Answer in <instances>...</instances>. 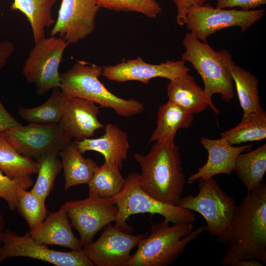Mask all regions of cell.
<instances>
[{
    "label": "cell",
    "instance_id": "cell-1",
    "mask_svg": "<svg viewBox=\"0 0 266 266\" xmlns=\"http://www.w3.org/2000/svg\"><path fill=\"white\" fill-rule=\"evenodd\" d=\"M217 241L227 247L220 266L245 259L266 263V184L247 192L237 205L230 228Z\"/></svg>",
    "mask_w": 266,
    "mask_h": 266
},
{
    "label": "cell",
    "instance_id": "cell-2",
    "mask_svg": "<svg viewBox=\"0 0 266 266\" xmlns=\"http://www.w3.org/2000/svg\"><path fill=\"white\" fill-rule=\"evenodd\" d=\"M133 157L141 169L142 189L161 201L178 205L186 184L178 147L156 142L147 154Z\"/></svg>",
    "mask_w": 266,
    "mask_h": 266
},
{
    "label": "cell",
    "instance_id": "cell-3",
    "mask_svg": "<svg viewBox=\"0 0 266 266\" xmlns=\"http://www.w3.org/2000/svg\"><path fill=\"white\" fill-rule=\"evenodd\" d=\"M164 220L152 224L149 235L141 239L135 253L126 266H168L183 253L186 247L204 231L200 226L193 231V223H179L170 226Z\"/></svg>",
    "mask_w": 266,
    "mask_h": 266
},
{
    "label": "cell",
    "instance_id": "cell-4",
    "mask_svg": "<svg viewBox=\"0 0 266 266\" xmlns=\"http://www.w3.org/2000/svg\"><path fill=\"white\" fill-rule=\"evenodd\" d=\"M182 44L185 51L181 60L189 62L200 75L207 98L212 101V96L218 94L224 101L230 102L234 95L232 73L235 64L230 51L226 49L216 51L190 33L185 34Z\"/></svg>",
    "mask_w": 266,
    "mask_h": 266
},
{
    "label": "cell",
    "instance_id": "cell-5",
    "mask_svg": "<svg viewBox=\"0 0 266 266\" xmlns=\"http://www.w3.org/2000/svg\"><path fill=\"white\" fill-rule=\"evenodd\" d=\"M103 66L77 61L66 71L60 73L59 88L65 94L87 100L101 107H109L124 117L141 113L144 110L140 101L126 100L110 92L99 80Z\"/></svg>",
    "mask_w": 266,
    "mask_h": 266
},
{
    "label": "cell",
    "instance_id": "cell-6",
    "mask_svg": "<svg viewBox=\"0 0 266 266\" xmlns=\"http://www.w3.org/2000/svg\"><path fill=\"white\" fill-rule=\"evenodd\" d=\"M139 173H130L125 179L122 191L116 196L118 213L115 226L122 231L130 233L132 229L126 221L132 215L138 213L158 214L172 224L194 223V211L161 201L147 194L140 186Z\"/></svg>",
    "mask_w": 266,
    "mask_h": 266
},
{
    "label": "cell",
    "instance_id": "cell-7",
    "mask_svg": "<svg viewBox=\"0 0 266 266\" xmlns=\"http://www.w3.org/2000/svg\"><path fill=\"white\" fill-rule=\"evenodd\" d=\"M196 196L182 197L178 206L197 212L205 219L203 230L218 237L230 228L237 210L234 200L224 192L214 177L199 181Z\"/></svg>",
    "mask_w": 266,
    "mask_h": 266
},
{
    "label": "cell",
    "instance_id": "cell-8",
    "mask_svg": "<svg viewBox=\"0 0 266 266\" xmlns=\"http://www.w3.org/2000/svg\"><path fill=\"white\" fill-rule=\"evenodd\" d=\"M265 14L264 9H226L204 4L188 9L185 25L195 37L205 42L210 35L224 29L238 27L244 33L262 19Z\"/></svg>",
    "mask_w": 266,
    "mask_h": 266
},
{
    "label": "cell",
    "instance_id": "cell-9",
    "mask_svg": "<svg viewBox=\"0 0 266 266\" xmlns=\"http://www.w3.org/2000/svg\"><path fill=\"white\" fill-rule=\"evenodd\" d=\"M68 44L57 36L44 38L34 43L23 67L27 81L35 85L37 93L43 95L49 90L59 88V66Z\"/></svg>",
    "mask_w": 266,
    "mask_h": 266
},
{
    "label": "cell",
    "instance_id": "cell-10",
    "mask_svg": "<svg viewBox=\"0 0 266 266\" xmlns=\"http://www.w3.org/2000/svg\"><path fill=\"white\" fill-rule=\"evenodd\" d=\"M22 155L36 160L59 153L72 141V138L59 124L31 123L1 132Z\"/></svg>",
    "mask_w": 266,
    "mask_h": 266
},
{
    "label": "cell",
    "instance_id": "cell-11",
    "mask_svg": "<svg viewBox=\"0 0 266 266\" xmlns=\"http://www.w3.org/2000/svg\"><path fill=\"white\" fill-rule=\"evenodd\" d=\"M16 257H28L57 266H93L83 248L68 252L51 249L27 234L20 236L5 229L0 247V264L5 259Z\"/></svg>",
    "mask_w": 266,
    "mask_h": 266
},
{
    "label": "cell",
    "instance_id": "cell-12",
    "mask_svg": "<svg viewBox=\"0 0 266 266\" xmlns=\"http://www.w3.org/2000/svg\"><path fill=\"white\" fill-rule=\"evenodd\" d=\"M72 228L77 231L84 246L93 242L104 227L115 222L118 213L114 197L108 199L88 197L65 202Z\"/></svg>",
    "mask_w": 266,
    "mask_h": 266
},
{
    "label": "cell",
    "instance_id": "cell-13",
    "mask_svg": "<svg viewBox=\"0 0 266 266\" xmlns=\"http://www.w3.org/2000/svg\"><path fill=\"white\" fill-rule=\"evenodd\" d=\"M100 7L96 0H62L50 35L74 44L92 33Z\"/></svg>",
    "mask_w": 266,
    "mask_h": 266
},
{
    "label": "cell",
    "instance_id": "cell-14",
    "mask_svg": "<svg viewBox=\"0 0 266 266\" xmlns=\"http://www.w3.org/2000/svg\"><path fill=\"white\" fill-rule=\"evenodd\" d=\"M147 234L132 235L109 226L97 240L83 249L93 266H126L132 250Z\"/></svg>",
    "mask_w": 266,
    "mask_h": 266
},
{
    "label": "cell",
    "instance_id": "cell-15",
    "mask_svg": "<svg viewBox=\"0 0 266 266\" xmlns=\"http://www.w3.org/2000/svg\"><path fill=\"white\" fill-rule=\"evenodd\" d=\"M190 70L182 60H167L159 64H151L138 57L115 65L103 66L102 75L117 82L138 81L147 84L151 79L157 77L170 81L189 72Z\"/></svg>",
    "mask_w": 266,
    "mask_h": 266
},
{
    "label": "cell",
    "instance_id": "cell-16",
    "mask_svg": "<svg viewBox=\"0 0 266 266\" xmlns=\"http://www.w3.org/2000/svg\"><path fill=\"white\" fill-rule=\"evenodd\" d=\"M200 142L207 151V160L197 172L190 175L187 180L189 184L219 174H231L234 170L238 155L251 150L253 146V144L235 146L222 138L214 139L202 137Z\"/></svg>",
    "mask_w": 266,
    "mask_h": 266
},
{
    "label": "cell",
    "instance_id": "cell-17",
    "mask_svg": "<svg viewBox=\"0 0 266 266\" xmlns=\"http://www.w3.org/2000/svg\"><path fill=\"white\" fill-rule=\"evenodd\" d=\"M100 108L90 100L68 96L59 124L75 140L91 138L104 127L98 118Z\"/></svg>",
    "mask_w": 266,
    "mask_h": 266
},
{
    "label": "cell",
    "instance_id": "cell-18",
    "mask_svg": "<svg viewBox=\"0 0 266 266\" xmlns=\"http://www.w3.org/2000/svg\"><path fill=\"white\" fill-rule=\"evenodd\" d=\"M65 203L59 209L48 214L44 220L27 234L45 245H55L77 250L83 248L79 238L73 233Z\"/></svg>",
    "mask_w": 266,
    "mask_h": 266
},
{
    "label": "cell",
    "instance_id": "cell-19",
    "mask_svg": "<svg viewBox=\"0 0 266 266\" xmlns=\"http://www.w3.org/2000/svg\"><path fill=\"white\" fill-rule=\"evenodd\" d=\"M104 129V133L98 138L74 141L82 154L88 151H97L104 156L105 162L115 165L121 169L130 148L128 134L113 124H106Z\"/></svg>",
    "mask_w": 266,
    "mask_h": 266
},
{
    "label": "cell",
    "instance_id": "cell-20",
    "mask_svg": "<svg viewBox=\"0 0 266 266\" xmlns=\"http://www.w3.org/2000/svg\"><path fill=\"white\" fill-rule=\"evenodd\" d=\"M166 92L168 100L188 113H199L208 106L216 115L220 113L213 101L207 98L203 89L197 84L189 72L169 81Z\"/></svg>",
    "mask_w": 266,
    "mask_h": 266
},
{
    "label": "cell",
    "instance_id": "cell-21",
    "mask_svg": "<svg viewBox=\"0 0 266 266\" xmlns=\"http://www.w3.org/2000/svg\"><path fill=\"white\" fill-rule=\"evenodd\" d=\"M194 120V114L183 110L176 103L168 100L159 106L157 114L156 128L149 142L156 141L173 145L177 131L187 129Z\"/></svg>",
    "mask_w": 266,
    "mask_h": 266
},
{
    "label": "cell",
    "instance_id": "cell-22",
    "mask_svg": "<svg viewBox=\"0 0 266 266\" xmlns=\"http://www.w3.org/2000/svg\"><path fill=\"white\" fill-rule=\"evenodd\" d=\"M65 177V189L87 184L99 166L92 159L85 158L72 141L60 152Z\"/></svg>",
    "mask_w": 266,
    "mask_h": 266
},
{
    "label": "cell",
    "instance_id": "cell-23",
    "mask_svg": "<svg viewBox=\"0 0 266 266\" xmlns=\"http://www.w3.org/2000/svg\"><path fill=\"white\" fill-rule=\"evenodd\" d=\"M234 171L248 192L263 183L266 171V144L238 155Z\"/></svg>",
    "mask_w": 266,
    "mask_h": 266
},
{
    "label": "cell",
    "instance_id": "cell-24",
    "mask_svg": "<svg viewBox=\"0 0 266 266\" xmlns=\"http://www.w3.org/2000/svg\"><path fill=\"white\" fill-rule=\"evenodd\" d=\"M55 3L56 0H14L10 9L24 14L31 26L35 43L45 37V29L55 22L51 13Z\"/></svg>",
    "mask_w": 266,
    "mask_h": 266
},
{
    "label": "cell",
    "instance_id": "cell-25",
    "mask_svg": "<svg viewBox=\"0 0 266 266\" xmlns=\"http://www.w3.org/2000/svg\"><path fill=\"white\" fill-rule=\"evenodd\" d=\"M220 138L234 145L248 142L262 141L266 137V112L260 110L243 115L240 123L220 133Z\"/></svg>",
    "mask_w": 266,
    "mask_h": 266
},
{
    "label": "cell",
    "instance_id": "cell-26",
    "mask_svg": "<svg viewBox=\"0 0 266 266\" xmlns=\"http://www.w3.org/2000/svg\"><path fill=\"white\" fill-rule=\"evenodd\" d=\"M37 161L20 154L0 132V170L13 179L38 172Z\"/></svg>",
    "mask_w": 266,
    "mask_h": 266
},
{
    "label": "cell",
    "instance_id": "cell-27",
    "mask_svg": "<svg viewBox=\"0 0 266 266\" xmlns=\"http://www.w3.org/2000/svg\"><path fill=\"white\" fill-rule=\"evenodd\" d=\"M120 169L117 166L105 161L99 166L88 183V197L108 199L117 195L125 182Z\"/></svg>",
    "mask_w": 266,
    "mask_h": 266
},
{
    "label": "cell",
    "instance_id": "cell-28",
    "mask_svg": "<svg viewBox=\"0 0 266 266\" xmlns=\"http://www.w3.org/2000/svg\"><path fill=\"white\" fill-rule=\"evenodd\" d=\"M68 98V96L63 93L59 88H56L43 103L30 108L20 107L19 114L22 118L31 123L59 124Z\"/></svg>",
    "mask_w": 266,
    "mask_h": 266
},
{
    "label": "cell",
    "instance_id": "cell-29",
    "mask_svg": "<svg viewBox=\"0 0 266 266\" xmlns=\"http://www.w3.org/2000/svg\"><path fill=\"white\" fill-rule=\"evenodd\" d=\"M232 74L243 115L260 110L262 107L260 104L257 77L249 70L236 65Z\"/></svg>",
    "mask_w": 266,
    "mask_h": 266
},
{
    "label": "cell",
    "instance_id": "cell-30",
    "mask_svg": "<svg viewBox=\"0 0 266 266\" xmlns=\"http://www.w3.org/2000/svg\"><path fill=\"white\" fill-rule=\"evenodd\" d=\"M36 161L39 164L38 176L31 191L45 201L54 189L55 179L62 168V164L57 153L44 155Z\"/></svg>",
    "mask_w": 266,
    "mask_h": 266
},
{
    "label": "cell",
    "instance_id": "cell-31",
    "mask_svg": "<svg viewBox=\"0 0 266 266\" xmlns=\"http://www.w3.org/2000/svg\"><path fill=\"white\" fill-rule=\"evenodd\" d=\"M16 208L28 223L30 230L36 228L47 216L45 201L27 189L19 191Z\"/></svg>",
    "mask_w": 266,
    "mask_h": 266
},
{
    "label": "cell",
    "instance_id": "cell-32",
    "mask_svg": "<svg viewBox=\"0 0 266 266\" xmlns=\"http://www.w3.org/2000/svg\"><path fill=\"white\" fill-rule=\"evenodd\" d=\"M100 7L116 11L134 12L156 18L163 11L156 0H96Z\"/></svg>",
    "mask_w": 266,
    "mask_h": 266
},
{
    "label": "cell",
    "instance_id": "cell-33",
    "mask_svg": "<svg viewBox=\"0 0 266 266\" xmlns=\"http://www.w3.org/2000/svg\"><path fill=\"white\" fill-rule=\"evenodd\" d=\"M33 184L31 176L13 179L0 170V198L5 200L9 209H16L18 195L21 189H27Z\"/></svg>",
    "mask_w": 266,
    "mask_h": 266
},
{
    "label": "cell",
    "instance_id": "cell-34",
    "mask_svg": "<svg viewBox=\"0 0 266 266\" xmlns=\"http://www.w3.org/2000/svg\"><path fill=\"white\" fill-rule=\"evenodd\" d=\"M266 0H217L216 7L226 8L239 7L241 10H250L264 5Z\"/></svg>",
    "mask_w": 266,
    "mask_h": 266
},
{
    "label": "cell",
    "instance_id": "cell-35",
    "mask_svg": "<svg viewBox=\"0 0 266 266\" xmlns=\"http://www.w3.org/2000/svg\"><path fill=\"white\" fill-rule=\"evenodd\" d=\"M210 0H173L176 7V21L180 26L185 25L188 9L194 5H201Z\"/></svg>",
    "mask_w": 266,
    "mask_h": 266
},
{
    "label": "cell",
    "instance_id": "cell-36",
    "mask_svg": "<svg viewBox=\"0 0 266 266\" xmlns=\"http://www.w3.org/2000/svg\"><path fill=\"white\" fill-rule=\"evenodd\" d=\"M21 125L7 111L0 100V132L17 127Z\"/></svg>",
    "mask_w": 266,
    "mask_h": 266
},
{
    "label": "cell",
    "instance_id": "cell-37",
    "mask_svg": "<svg viewBox=\"0 0 266 266\" xmlns=\"http://www.w3.org/2000/svg\"><path fill=\"white\" fill-rule=\"evenodd\" d=\"M15 50L13 43L9 40H1L0 34V72Z\"/></svg>",
    "mask_w": 266,
    "mask_h": 266
},
{
    "label": "cell",
    "instance_id": "cell-38",
    "mask_svg": "<svg viewBox=\"0 0 266 266\" xmlns=\"http://www.w3.org/2000/svg\"><path fill=\"white\" fill-rule=\"evenodd\" d=\"M264 265V264L255 259H245L235 262L232 266H263Z\"/></svg>",
    "mask_w": 266,
    "mask_h": 266
},
{
    "label": "cell",
    "instance_id": "cell-39",
    "mask_svg": "<svg viewBox=\"0 0 266 266\" xmlns=\"http://www.w3.org/2000/svg\"><path fill=\"white\" fill-rule=\"evenodd\" d=\"M4 224L5 220L2 214L0 213V247L2 243L3 236L5 230Z\"/></svg>",
    "mask_w": 266,
    "mask_h": 266
}]
</instances>
